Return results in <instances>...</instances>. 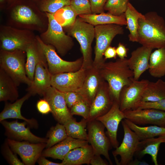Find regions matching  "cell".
<instances>
[{"label": "cell", "instance_id": "obj_1", "mask_svg": "<svg viewBox=\"0 0 165 165\" xmlns=\"http://www.w3.org/2000/svg\"><path fill=\"white\" fill-rule=\"evenodd\" d=\"M138 20V41L152 49L165 48V20L156 12L150 11Z\"/></svg>", "mask_w": 165, "mask_h": 165}, {"label": "cell", "instance_id": "obj_2", "mask_svg": "<svg viewBox=\"0 0 165 165\" xmlns=\"http://www.w3.org/2000/svg\"><path fill=\"white\" fill-rule=\"evenodd\" d=\"M127 60L119 58L115 61L105 62L99 68L102 78L108 84L114 101L119 103L121 90L130 84L134 78L133 72L128 65Z\"/></svg>", "mask_w": 165, "mask_h": 165}, {"label": "cell", "instance_id": "obj_3", "mask_svg": "<svg viewBox=\"0 0 165 165\" xmlns=\"http://www.w3.org/2000/svg\"><path fill=\"white\" fill-rule=\"evenodd\" d=\"M10 6L11 20L24 29L40 30L44 23L37 5L32 1L15 0Z\"/></svg>", "mask_w": 165, "mask_h": 165}, {"label": "cell", "instance_id": "obj_4", "mask_svg": "<svg viewBox=\"0 0 165 165\" xmlns=\"http://www.w3.org/2000/svg\"><path fill=\"white\" fill-rule=\"evenodd\" d=\"M26 59L25 51L0 50V68L13 79L18 86L21 83L29 86L32 82L26 74Z\"/></svg>", "mask_w": 165, "mask_h": 165}, {"label": "cell", "instance_id": "obj_5", "mask_svg": "<svg viewBox=\"0 0 165 165\" xmlns=\"http://www.w3.org/2000/svg\"><path fill=\"white\" fill-rule=\"evenodd\" d=\"M69 35L79 43L83 63L81 68L87 70L93 66L92 44L95 38L94 26L76 18L74 24L67 28Z\"/></svg>", "mask_w": 165, "mask_h": 165}, {"label": "cell", "instance_id": "obj_6", "mask_svg": "<svg viewBox=\"0 0 165 165\" xmlns=\"http://www.w3.org/2000/svg\"><path fill=\"white\" fill-rule=\"evenodd\" d=\"M45 13L48 19V27L40 38L45 43L53 46L61 56H65L74 45L73 39L65 34L63 27L55 19L53 14Z\"/></svg>", "mask_w": 165, "mask_h": 165}, {"label": "cell", "instance_id": "obj_7", "mask_svg": "<svg viewBox=\"0 0 165 165\" xmlns=\"http://www.w3.org/2000/svg\"><path fill=\"white\" fill-rule=\"evenodd\" d=\"M36 38L29 30L4 26L0 31L1 49L8 51H25Z\"/></svg>", "mask_w": 165, "mask_h": 165}, {"label": "cell", "instance_id": "obj_8", "mask_svg": "<svg viewBox=\"0 0 165 165\" xmlns=\"http://www.w3.org/2000/svg\"><path fill=\"white\" fill-rule=\"evenodd\" d=\"M94 30L96 44L93 66L99 68L105 62V51L116 36L123 34L124 30L121 25L111 24L96 26Z\"/></svg>", "mask_w": 165, "mask_h": 165}, {"label": "cell", "instance_id": "obj_9", "mask_svg": "<svg viewBox=\"0 0 165 165\" xmlns=\"http://www.w3.org/2000/svg\"><path fill=\"white\" fill-rule=\"evenodd\" d=\"M36 38L43 51L49 70L52 75L74 72L81 68L83 63L82 57L74 61L64 60L57 54L53 46L45 43L38 36Z\"/></svg>", "mask_w": 165, "mask_h": 165}, {"label": "cell", "instance_id": "obj_10", "mask_svg": "<svg viewBox=\"0 0 165 165\" xmlns=\"http://www.w3.org/2000/svg\"><path fill=\"white\" fill-rule=\"evenodd\" d=\"M121 123L124 133L123 138L120 145L112 152V154L117 164L128 165L133 160L140 141L124 120Z\"/></svg>", "mask_w": 165, "mask_h": 165}, {"label": "cell", "instance_id": "obj_11", "mask_svg": "<svg viewBox=\"0 0 165 165\" xmlns=\"http://www.w3.org/2000/svg\"><path fill=\"white\" fill-rule=\"evenodd\" d=\"M105 128L101 122L96 119L87 122V141L92 146L94 154L103 155L109 164L112 165L108 152L112 146L105 134Z\"/></svg>", "mask_w": 165, "mask_h": 165}, {"label": "cell", "instance_id": "obj_12", "mask_svg": "<svg viewBox=\"0 0 165 165\" xmlns=\"http://www.w3.org/2000/svg\"><path fill=\"white\" fill-rule=\"evenodd\" d=\"M6 142L12 150L19 155L24 165H35L46 147V143H33L8 138Z\"/></svg>", "mask_w": 165, "mask_h": 165}, {"label": "cell", "instance_id": "obj_13", "mask_svg": "<svg viewBox=\"0 0 165 165\" xmlns=\"http://www.w3.org/2000/svg\"><path fill=\"white\" fill-rule=\"evenodd\" d=\"M87 70L81 68L74 72L52 75L51 86L63 92H76L82 87Z\"/></svg>", "mask_w": 165, "mask_h": 165}, {"label": "cell", "instance_id": "obj_14", "mask_svg": "<svg viewBox=\"0 0 165 165\" xmlns=\"http://www.w3.org/2000/svg\"><path fill=\"white\" fill-rule=\"evenodd\" d=\"M149 82L147 79L139 80L133 78L130 84L123 88L119 100L121 111L124 112L134 109L136 105L141 101L143 92Z\"/></svg>", "mask_w": 165, "mask_h": 165}, {"label": "cell", "instance_id": "obj_15", "mask_svg": "<svg viewBox=\"0 0 165 165\" xmlns=\"http://www.w3.org/2000/svg\"><path fill=\"white\" fill-rule=\"evenodd\" d=\"M43 96L49 102L51 109V113L58 123L64 124L66 121L73 117L62 92L51 86L45 91Z\"/></svg>", "mask_w": 165, "mask_h": 165}, {"label": "cell", "instance_id": "obj_16", "mask_svg": "<svg viewBox=\"0 0 165 165\" xmlns=\"http://www.w3.org/2000/svg\"><path fill=\"white\" fill-rule=\"evenodd\" d=\"M115 101L107 82L103 80L90 105L89 122L95 119L107 112Z\"/></svg>", "mask_w": 165, "mask_h": 165}, {"label": "cell", "instance_id": "obj_17", "mask_svg": "<svg viewBox=\"0 0 165 165\" xmlns=\"http://www.w3.org/2000/svg\"><path fill=\"white\" fill-rule=\"evenodd\" d=\"M123 112L125 119L136 124H150L165 127V111L145 108L130 109Z\"/></svg>", "mask_w": 165, "mask_h": 165}, {"label": "cell", "instance_id": "obj_18", "mask_svg": "<svg viewBox=\"0 0 165 165\" xmlns=\"http://www.w3.org/2000/svg\"><path fill=\"white\" fill-rule=\"evenodd\" d=\"M125 119L123 112L120 110L119 103L115 101L109 110L104 115L95 119L101 122L107 130V134L112 146L116 148L119 146L117 133L119 124Z\"/></svg>", "mask_w": 165, "mask_h": 165}, {"label": "cell", "instance_id": "obj_19", "mask_svg": "<svg viewBox=\"0 0 165 165\" xmlns=\"http://www.w3.org/2000/svg\"><path fill=\"white\" fill-rule=\"evenodd\" d=\"M6 130V134L9 138L18 141H26L33 143H46L47 138H41L33 134L29 127L25 126L28 124L25 121L20 122L17 120L9 122L3 120L0 121Z\"/></svg>", "mask_w": 165, "mask_h": 165}, {"label": "cell", "instance_id": "obj_20", "mask_svg": "<svg viewBox=\"0 0 165 165\" xmlns=\"http://www.w3.org/2000/svg\"><path fill=\"white\" fill-rule=\"evenodd\" d=\"M103 80L99 68L93 66L87 70L83 85L76 92L90 105Z\"/></svg>", "mask_w": 165, "mask_h": 165}, {"label": "cell", "instance_id": "obj_21", "mask_svg": "<svg viewBox=\"0 0 165 165\" xmlns=\"http://www.w3.org/2000/svg\"><path fill=\"white\" fill-rule=\"evenodd\" d=\"M153 49L142 46L133 51L127 60L128 65L133 71L134 79L138 80L149 67L150 57Z\"/></svg>", "mask_w": 165, "mask_h": 165}, {"label": "cell", "instance_id": "obj_22", "mask_svg": "<svg viewBox=\"0 0 165 165\" xmlns=\"http://www.w3.org/2000/svg\"><path fill=\"white\" fill-rule=\"evenodd\" d=\"M51 76L47 63H38L36 67L33 80L27 89L28 92L31 96L38 94L43 96L45 91L51 86Z\"/></svg>", "mask_w": 165, "mask_h": 165}, {"label": "cell", "instance_id": "obj_23", "mask_svg": "<svg viewBox=\"0 0 165 165\" xmlns=\"http://www.w3.org/2000/svg\"><path fill=\"white\" fill-rule=\"evenodd\" d=\"M86 140L68 137L66 139L52 147L43 150L41 156L62 160L65 156L72 149L88 144Z\"/></svg>", "mask_w": 165, "mask_h": 165}, {"label": "cell", "instance_id": "obj_24", "mask_svg": "<svg viewBox=\"0 0 165 165\" xmlns=\"http://www.w3.org/2000/svg\"><path fill=\"white\" fill-rule=\"evenodd\" d=\"M25 68L26 74L32 81L33 80L37 65L40 62L47 63L46 58L36 38L26 48Z\"/></svg>", "mask_w": 165, "mask_h": 165}, {"label": "cell", "instance_id": "obj_25", "mask_svg": "<svg viewBox=\"0 0 165 165\" xmlns=\"http://www.w3.org/2000/svg\"><path fill=\"white\" fill-rule=\"evenodd\" d=\"M31 96L30 94L28 92L22 97L13 103L6 102L4 108L0 114V121L9 118L20 119L26 121L31 127H37L38 123L35 119H28L21 114V109L23 104Z\"/></svg>", "mask_w": 165, "mask_h": 165}, {"label": "cell", "instance_id": "obj_26", "mask_svg": "<svg viewBox=\"0 0 165 165\" xmlns=\"http://www.w3.org/2000/svg\"><path fill=\"white\" fill-rule=\"evenodd\" d=\"M94 154L92 146L88 144L71 150L65 156L62 163L64 165L90 164Z\"/></svg>", "mask_w": 165, "mask_h": 165}, {"label": "cell", "instance_id": "obj_27", "mask_svg": "<svg viewBox=\"0 0 165 165\" xmlns=\"http://www.w3.org/2000/svg\"><path fill=\"white\" fill-rule=\"evenodd\" d=\"M82 20L94 26L99 25L115 24L121 26L127 25L124 14L119 16L104 12L99 14H91L79 15Z\"/></svg>", "mask_w": 165, "mask_h": 165}, {"label": "cell", "instance_id": "obj_28", "mask_svg": "<svg viewBox=\"0 0 165 165\" xmlns=\"http://www.w3.org/2000/svg\"><path fill=\"white\" fill-rule=\"evenodd\" d=\"M18 86L13 79L0 68V101L12 102L18 99Z\"/></svg>", "mask_w": 165, "mask_h": 165}, {"label": "cell", "instance_id": "obj_29", "mask_svg": "<svg viewBox=\"0 0 165 165\" xmlns=\"http://www.w3.org/2000/svg\"><path fill=\"white\" fill-rule=\"evenodd\" d=\"M165 143V136H160L140 141L135 154L141 158L146 154L150 155L155 165H158L157 156L160 144Z\"/></svg>", "mask_w": 165, "mask_h": 165}, {"label": "cell", "instance_id": "obj_30", "mask_svg": "<svg viewBox=\"0 0 165 165\" xmlns=\"http://www.w3.org/2000/svg\"><path fill=\"white\" fill-rule=\"evenodd\" d=\"M124 14L127 22V28L129 31V40L132 42H138V20L140 18H144L145 15L139 12L129 2Z\"/></svg>", "mask_w": 165, "mask_h": 165}, {"label": "cell", "instance_id": "obj_31", "mask_svg": "<svg viewBox=\"0 0 165 165\" xmlns=\"http://www.w3.org/2000/svg\"><path fill=\"white\" fill-rule=\"evenodd\" d=\"M148 70L151 75L155 78L165 75V48L156 49L151 53Z\"/></svg>", "mask_w": 165, "mask_h": 165}, {"label": "cell", "instance_id": "obj_32", "mask_svg": "<svg viewBox=\"0 0 165 165\" xmlns=\"http://www.w3.org/2000/svg\"><path fill=\"white\" fill-rule=\"evenodd\" d=\"M124 120L136 133L140 141L165 135V127L156 125L142 127L127 119H124Z\"/></svg>", "mask_w": 165, "mask_h": 165}, {"label": "cell", "instance_id": "obj_33", "mask_svg": "<svg viewBox=\"0 0 165 165\" xmlns=\"http://www.w3.org/2000/svg\"><path fill=\"white\" fill-rule=\"evenodd\" d=\"M165 99V81L159 79L155 82L149 81L142 94L141 101L153 102Z\"/></svg>", "mask_w": 165, "mask_h": 165}, {"label": "cell", "instance_id": "obj_34", "mask_svg": "<svg viewBox=\"0 0 165 165\" xmlns=\"http://www.w3.org/2000/svg\"><path fill=\"white\" fill-rule=\"evenodd\" d=\"M87 122L83 118L79 122L73 117L66 121L63 124L68 137L73 138L87 141L88 134L86 128Z\"/></svg>", "mask_w": 165, "mask_h": 165}, {"label": "cell", "instance_id": "obj_35", "mask_svg": "<svg viewBox=\"0 0 165 165\" xmlns=\"http://www.w3.org/2000/svg\"><path fill=\"white\" fill-rule=\"evenodd\" d=\"M53 14L57 21L62 27L66 28L74 24L77 16L70 5L64 7Z\"/></svg>", "mask_w": 165, "mask_h": 165}, {"label": "cell", "instance_id": "obj_36", "mask_svg": "<svg viewBox=\"0 0 165 165\" xmlns=\"http://www.w3.org/2000/svg\"><path fill=\"white\" fill-rule=\"evenodd\" d=\"M68 137L64 125L58 123L55 126L52 127L47 132L46 137L48 140L46 148L52 147Z\"/></svg>", "mask_w": 165, "mask_h": 165}, {"label": "cell", "instance_id": "obj_37", "mask_svg": "<svg viewBox=\"0 0 165 165\" xmlns=\"http://www.w3.org/2000/svg\"><path fill=\"white\" fill-rule=\"evenodd\" d=\"M37 5L42 12L54 14L64 7L70 5L71 0H37Z\"/></svg>", "mask_w": 165, "mask_h": 165}, {"label": "cell", "instance_id": "obj_38", "mask_svg": "<svg viewBox=\"0 0 165 165\" xmlns=\"http://www.w3.org/2000/svg\"><path fill=\"white\" fill-rule=\"evenodd\" d=\"M128 2V0H107L104 9L112 15L119 16L125 13Z\"/></svg>", "mask_w": 165, "mask_h": 165}, {"label": "cell", "instance_id": "obj_39", "mask_svg": "<svg viewBox=\"0 0 165 165\" xmlns=\"http://www.w3.org/2000/svg\"><path fill=\"white\" fill-rule=\"evenodd\" d=\"M90 105L84 99L75 103L70 109V112L73 116L77 115L87 119L89 115Z\"/></svg>", "mask_w": 165, "mask_h": 165}, {"label": "cell", "instance_id": "obj_40", "mask_svg": "<svg viewBox=\"0 0 165 165\" xmlns=\"http://www.w3.org/2000/svg\"><path fill=\"white\" fill-rule=\"evenodd\" d=\"M70 6L77 16L92 13L89 0H71Z\"/></svg>", "mask_w": 165, "mask_h": 165}, {"label": "cell", "instance_id": "obj_41", "mask_svg": "<svg viewBox=\"0 0 165 165\" xmlns=\"http://www.w3.org/2000/svg\"><path fill=\"white\" fill-rule=\"evenodd\" d=\"M152 108L165 111V99L153 102L140 101L135 105L133 109Z\"/></svg>", "mask_w": 165, "mask_h": 165}, {"label": "cell", "instance_id": "obj_42", "mask_svg": "<svg viewBox=\"0 0 165 165\" xmlns=\"http://www.w3.org/2000/svg\"><path fill=\"white\" fill-rule=\"evenodd\" d=\"M6 142L3 147V152L4 156L11 165H24V163L21 162L18 158L16 154L13 153Z\"/></svg>", "mask_w": 165, "mask_h": 165}, {"label": "cell", "instance_id": "obj_43", "mask_svg": "<svg viewBox=\"0 0 165 165\" xmlns=\"http://www.w3.org/2000/svg\"><path fill=\"white\" fill-rule=\"evenodd\" d=\"M62 92L67 106L69 109L76 102L83 99L82 96L76 92Z\"/></svg>", "mask_w": 165, "mask_h": 165}, {"label": "cell", "instance_id": "obj_44", "mask_svg": "<svg viewBox=\"0 0 165 165\" xmlns=\"http://www.w3.org/2000/svg\"><path fill=\"white\" fill-rule=\"evenodd\" d=\"M92 14H99L104 12V7L107 0H89Z\"/></svg>", "mask_w": 165, "mask_h": 165}, {"label": "cell", "instance_id": "obj_45", "mask_svg": "<svg viewBox=\"0 0 165 165\" xmlns=\"http://www.w3.org/2000/svg\"><path fill=\"white\" fill-rule=\"evenodd\" d=\"M36 108L38 112L43 115L47 114L51 112L49 102L44 98L40 99L37 101Z\"/></svg>", "mask_w": 165, "mask_h": 165}, {"label": "cell", "instance_id": "obj_46", "mask_svg": "<svg viewBox=\"0 0 165 165\" xmlns=\"http://www.w3.org/2000/svg\"><path fill=\"white\" fill-rule=\"evenodd\" d=\"M116 50L117 55L119 58L124 59L127 57V49L122 43L119 42Z\"/></svg>", "mask_w": 165, "mask_h": 165}, {"label": "cell", "instance_id": "obj_47", "mask_svg": "<svg viewBox=\"0 0 165 165\" xmlns=\"http://www.w3.org/2000/svg\"><path fill=\"white\" fill-rule=\"evenodd\" d=\"M90 164L92 165H108V163L104 160L101 155L94 154L90 161Z\"/></svg>", "mask_w": 165, "mask_h": 165}, {"label": "cell", "instance_id": "obj_48", "mask_svg": "<svg viewBox=\"0 0 165 165\" xmlns=\"http://www.w3.org/2000/svg\"><path fill=\"white\" fill-rule=\"evenodd\" d=\"M115 47L110 46L108 47L104 52V56L105 60L112 58H116L117 56Z\"/></svg>", "mask_w": 165, "mask_h": 165}, {"label": "cell", "instance_id": "obj_49", "mask_svg": "<svg viewBox=\"0 0 165 165\" xmlns=\"http://www.w3.org/2000/svg\"><path fill=\"white\" fill-rule=\"evenodd\" d=\"M37 162L40 165H64L62 162L61 163L53 162L47 160L45 157L41 155L38 159Z\"/></svg>", "mask_w": 165, "mask_h": 165}, {"label": "cell", "instance_id": "obj_50", "mask_svg": "<svg viewBox=\"0 0 165 165\" xmlns=\"http://www.w3.org/2000/svg\"><path fill=\"white\" fill-rule=\"evenodd\" d=\"M149 164L144 161H141L137 159L133 160L131 161L128 165H148Z\"/></svg>", "mask_w": 165, "mask_h": 165}, {"label": "cell", "instance_id": "obj_51", "mask_svg": "<svg viewBox=\"0 0 165 165\" xmlns=\"http://www.w3.org/2000/svg\"><path fill=\"white\" fill-rule=\"evenodd\" d=\"M15 0H7L8 3L9 4H11Z\"/></svg>", "mask_w": 165, "mask_h": 165}, {"label": "cell", "instance_id": "obj_52", "mask_svg": "<svg viewBox=\"0 0 165 165\" xmlns=\"http://www.w3.org/2000/svg\"><path fill=\"white\" fill-rule=\"evenodd\" d=\"M5 0H0V3L1 4H3L5 2Z\"/></svg>", "mask_w": 165, "mask_h": 165}, {"label": "cell", "instance_id": "obj_53", "mask_svg": "<svg viewBox=\"0 0 165 165\" xmlns=\"http://www.w3.org/2000/svg\"><path fill=\"white\" fill-rule=\"evenodd\" d=\"M165 136V135H163V136Z\"/></svg>", "mask_w": 165, "mask_h": 165}, {"label": "cell", "instance_id": "obj_54", "mask_svg": "<svg viewBox=\"0 0 165 165\" xmlns=\"http://www.w3.org/2000/svg\"><path fill=\"white\" fill-rule=\"evenodd\" d=\"M34 0V1H36L37 0Z\"/></svg>", "mask_w": 165, "mask_h": 165}, {"label": "cell", "instance_id": "obj_55", "mask_svg": "<svg viewBox=\"0 0 165 165\" xmlns=\"http://www.w3.org/2000/svg\"></svg>", "mask_w": 165, "mask_h": 165}]
</instances>
